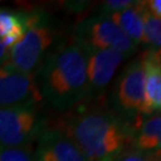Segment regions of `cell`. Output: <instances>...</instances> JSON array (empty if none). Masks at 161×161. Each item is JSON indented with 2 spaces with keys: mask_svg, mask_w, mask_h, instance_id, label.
<instances>
[{
  "mask_svg": "<svg viewBox=\"0 0 161 161\" xmlns=\"http://www.w3.org/2000/svg\"><path fill=\"white\" fill-rule=\"evenodd\" d=\"M74 42L85 50H115L131 58L138 47L128 38L115 22L100 13L85 18L76 25Z\"/></svg>",
  "mask_w": 161,
  "mask_h": 161,
  "instance_id": "5",
  "label": "cell"
},
{
  "mask_svg": "<svg viewBox=\"0 0 161 161\" xmlns=\"http://www.w3.org/2000/svg\"><path fill=\"white\" fill-rule=\"evenodd\" d=\"M42 100L35 75L25 74L7 62L0 66V108L40 105Z\"/></svg>",
  "mask_w": 161,
  "mask_h": 161,
  "instance_id": "7",
  "label": "cell"
},
{
  "mask_svg": "<svg viewBox=\"0 0 161 161\" xmlns=\"http://www.w3.org/2000/svg\"><path fill=\"white\" fill-rule=\"evenodd\" d=\"M86 53V99L102 98L118 67L127 58L115 50H90Z\"/></svg>",
  "mask_w": 161,
  "mask_h": 161,
  "instance_id": "8",
  "label": "cell"
},
{
  "mask_svg": "<svg viewBox=\"0 0 161 161\" xmlns=\"http://www.w3.org/2000/svg\"><path fill=\"white\" fill-rule=\"evenodd\" d=\"M0 161H35V155L26 147L0 148Z\"/></svg>",
  "mask_w": 161,
  "mask_h": 161,
  "instance_id": "15",
  "label": "cell"
},
{
  "mask_svg": "<svg viewBox=\"0 0 161 161\" xmlns=\"http://www.w3.org/2000/svg\"><path fill=\"white\" fill-rule=\"evenodd\" d=\"M143 55L141 54L118 74L110 96L111 110L130 123L135 130L143 121Z\"/></svg>",
  "mask_w": 161,
  "mask_h": 161,
  "instance_id": "4",
  "label": "cell"
},
{
  "mask_svg": "<svg viewBox=\"0 0 161 161\" xmlns=\"http://www.w3.org/2000/svg\"><path fill=\"white\" fill-rule=\"evenodd\" d=\"M60 130L88 161H115L131 147L135 134L130 123L100 105L84 106L73 112Z\"/></svg>",
  "mask_w": 161,
  "mask_h": 161,
  "instance_id": "1",
  "label": "cell"
},
{
  "mask_svg": "<svg viewBox=\"0 0 161 161\" xmlns=\"http://www.w3.org/2000/svg\"><path fill=\"white\" fill-rule=\"evenodd\" d=\"M147 50L160 52L161 47V18L152 14L147 8V1L143 10V36L142 43Z\"/></svg>",
  "mask_w": 161,
  "mask_h": 161,
  "instance_id": "14",
  "label": "cell"
},
{
  "mask_svg": "<svg viewBox=\"0 0 161 161\" xmlns=\"http://www.w3.org/2000/svg\"><path fill=\"white\" fill-rule=\"evenodd\" d=\"M25 30L20 41L8 50L7 64L25 74L37 75L58 43V30L42 11L24 12Z\"/></svg>",
  "mask_w": 161,
  "mask_h": 161,
  "instance_id": "3",
  "label": "cell"
},
{
  "mask_svg": "<svg viewBox=\"0 0 161 161\" xmlns=\"http://www.w3.org/2000/svg\"><path fill=\"white\" fill-rule=\"evenodd\" d=\"M37 138L35 161H88L60 129H44Z\"/></svg>",
  "mask_w": 161,
  "mask_h": 161,
  "instance_id": "9",
  "label": "cell"
},
{
  "mask_svg": "<svg viewBox=\"0 0 161 161\" xmlns=\"http://www.w3.org/2000/svg\"><path fill=\"white\" fill-rule=\"evenodd\" d=\"M143 55V93L142 117L160 114L161 109V60L160 52L146 50Z\"/></svg>",
  "mask_w": 161,
  "mask_h": 161,
  "instance_id": "10",
  "label": "cell"
},
{
  "mask_svg": "<svg viewBox=\"0 0 161 161\" xmlns=\"http://www.w3.org/2000/svg\"><path fill=\"white\" fill-rule=\"evenodd\" d=\"M115 161H160L154 156L147 155L141 152L132 149L131 147L125 149Z\"/></svg>",
  "mask_w": 161,
  "mask_h": 161,
  "instance_id": "17",
  "label": "cell"
},
{
  "mask_svg": "<svg viewBox=\"0 0 161 161\" xmlns=\"http://www.w3.org/2000/svg\"><path fill=\"white\" fill-rule=\"evenodd\" d=\"M38 105L0 108V148H20L37 138L46 128Z\"/></svg>",
  "mask_w": 161,
  "mask_h": 161,
  "instance_id": "6",
  "label": "cell"
},
{
  "mask_svg": "<svg viewBox=\"0 0 161 161\" xmlns=\"http://www.w3.org/2000/svg\"><path fill=\"white\" fill-rule=\"evenodd\" d=\"M146 1H135L134 5L119 13L108 16L119 29L124 32L128 38L140 46L143 36V10Z\"/></svg>",
  "mask_w": 161,
  "mask_h": 161,
  "instance_id": "12",
  "label": "cell"
},
{
  "mask_svg": "<svg viewBox=\"0 0 161 161\" xmlns=\"http://www.w3.org/2000/svg\"><path fill=\"white\" fill-rule=\"evenodd\" d=\"M42 99L56 111H69L86 100V53L70 42L58 47L36 75Z\"/></svg>",
  "mask_w": 161,
  "mask_h": 161,
  "instance_id": "2",
  "label": "cell"
},
{
  "mask_svg": "<svg viewBox=\"0 0 161 161\" xmlns=\"http://www.w3.org/2000/svg\"><path fill=\"white\" fill-rule=\"evenodd\" d=\"M135 0H109V1H104L100 6V14L104 16H111L115 13L124 11L129 8L130 6L134 5Z\"/></svg>",
  "mask_w": 161,
  "mask_h": 161,
  "instance_id": "16",
  "label": "cell"
},
{
  "mask_svg": "<svg viewBox=\"0 0 161 161\" xmlns=\"http://www.w3.org/2000/svg\"><path fill=\"white\" fill-rule=\"evenodd\" d=\"M7 60H8V49H6L3 42L0 41V66L7 62Z\"/></svg>",
  "mask_w": 161,
  "mask_h": 161,
  "instance_id": "19",
  "label": "cell"
},
{
  "mask_svg": "<svg viewBox=\"0 0 161 161\" xmlns=\"http://www.w3.org/2000/svg\"><path fill=\"white\" fill-rule=\"evenodd\" d=\"M25 30L24 12L0 10V41L6 49H11L20 41Z\"/></svg>",
  "mask_w": 161,
  "mask_h": 161,
  "instance_id": "13",
  "label": "cell"
},
{
  "mask_svg": "<svg viewBox=\"0 0 161 161\" xmlns=\"http://www.w3.org/2000/svg\"><path fill=\"white\" fill-rule=\"evenodd\" d=\"M131 148L160 160L161 117L154 114L141 122L134 134Z\"/></svg>",
  "mask_w": 161,
  "mask_h": 161,
  "instance_id": "11",
  "label": "cell"
},
{
  "mask_svg": "<svg viewBox=\"0 0 161 161\" xmlns=\"http://www.w3.org/2000/svg\"><path fill=\"white\" fill-rule=\"evenodd\" d=\"M147 8L155 17L161 18V1L160 0H149L147 1Z\"/></svg>",
  "mask_w": 161,
  "mask_h": 161,
  "instance_id": "18",
  "label": "cell"
}]
</instances>
